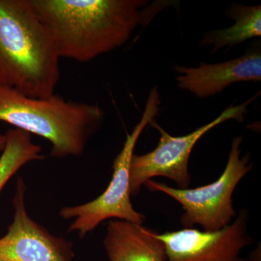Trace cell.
<instances>
[{
	"mask_svg": "<svg viewBox=\"0 0 261 261\" xmlns=\"http://www.w3.org/2000/svg\"><path fill=\"white\" fill-rule=\"evenodd\" d=\"M104 116L97 105L66 100L56 94L31 97L0 86V121L49 141L51 157L82 155Z\"/></svg>",
	"mask_w": 261,
	"mask_h": 261,
	"instance_id": "cell-3",
	"label": "cell"
},
{
	"mask_svg": "<svg viewBox=\"0 0 261 261\" xmlns=\"http://www.w3.org/2000/svg\"><path fill=\"white\" fill-rule=\"evenodd\" d=\"M5 135V145L0 157V192L25 165L44 159L42 147L33 142L30 134L14 128Z\"/></svg>",
	"mask_w": 261,
	"mask_h": 261,
	"instance_id": "cell-12",
	"label": "cell"
},
{
	"mask_svg": "<svg viewBox=\"0 0 261 261\" xmlns=\"http://www.w3.org/2000/svg\"><path fill=\"white\" fill-rule=\"evenodd\" d=\"M156 236L164 244L166 261H249L240 257L252 243L247 233L246 213L218 231L185 228Z\"/></svg>",
	"mask_w": 261,
	"mask_h": 261,
	"instance_id": "cell-8",
	"label": "cell"
},
{
	"mask_svg": "<svg viewBox=\"0 0 261 261\" xmlns=\"http://www.w3.org/2000/svg\"><path fill=\"white\" fill-rule=\"evenodd\" d=\"M5 140H6V138H5V135L0 133V152H3V149H4Z\"/></svg>",
	"mask_w": 261,
	"mask_h": 261,
	"instance_id": "cell-13",
	"label": "cell"
},
{
	"mask_svg": "<svg viewBox=\"0 0 261 261\" xmlns=\"http://www.w3.org/2000/svg\"><path fill=\"white\" fill-rule=\"evenodd\" d=\"M161 97L158 87L149 92L145 111L138 124L127 134L126 141L113 165V176L106 190L99 197L82 205L67 206L60 211L65 220H73L68 231L83 238L103 221L121 220L142 225L145 217L134 208L130 202L129 169L135 146L146 126L159 112Z\"/></svg>",
	"mask_w": 261,
	"mask_h": 261,
	"instance_id": "cell-4",
	"label": "cell"
},
{
	"mask_svg": "<svg viewBox=\"0 0 261 261\" xmlns=\"http://www.w3.org/2000/svg\"><path fill=\"white\" fill-rule=\"evenodd\" d=\"M228 16L235 20L232 27L207 33L200 45H213L215 53L221 48L232 47L252 38L260 37V5H233L228 10Z\"/></svg>",
	"mask_w": 261,
	"mask_h": 261,
	"instance_id": "cell-11",
	"label": "cell"
},
{
	"mask_svg": "<svg viewBox=\"0 0 261 261\" xmlns=\"http://www.w3.org/2000/svg\"><path fill=\"white\" fill-rule=\"evenodd\" d=\"M243 137L233 139L227 164L216 181L195 189L173 188L148 180L145 186L150 191L161 192L179 202L184 210L181 217L185 228L199 225L205 231H216L231 224L237 216L232 195L239 182L250 172V155L241 157Z\"/></svg>",
	"mask_w": 261,
	"mask_h": 261,
	"instance_id": "cell-5",
	"label": "cell"
},
{
	"mask_svg": "<svg viewBox=\"0 0 261 261\" xmlns=\"http://www.w3.org/2000/svg\"><path fill=\"white\" fill-rule=\"evenodd\" d=\"M175 70L181 74L176 78L179 88L197 97H211L235 82H260V49H250L243 56L224 63H202L195 68L176 66Z\"/></svg>",
	"mask_w": 261,
	"mask_h": 261,
	"instance_id": "cell-9",
	"label": "cell"
},
{
	"mask_svg": "<svg viewBox=\"0 0 261 261\" xmlns=\"http://www.w3.org/2000/svg\"><path fill=\"white\" fill-rule=\"evenodd\" d=\"M25 192V181L19 177L13 200V221L0 238V261H71L72 243L51 234L29 216Z\"/></svg>",
	"mask_w": 261,
	"mask_h": 261,
	"instance_id": "cell-7",
	"label": "cell"
},
{
	"mask_svg": "<svg viewBox=\"0 0 261 261\" xmlns=\"http://www.w3.org/2000/svg\"><path fill=\"white\" fill-rule=\"evenodd\" d=\"M60 58L88 63L121 47L148 23L145 0H30Z\"/></svg>",
	"mask_w": 261,
	"mask_h": 261,
	"instance_id": "cell-1",
	"label": "cell"
},
{
	"mask_svg": "<svg viewBox=\"0 0 261 261\" xmlns=\"http://www.w3.org/2000/svg\"><path fill=\"white\" fill-rule=\"evenodd\" d=\"M104 246L110 261H166L163 242L142 225L111 220Z\"/></svg>",
	"mask_w": 261,
	"mask_h": 261,
	"instance_id": "cell-10",
	"label": "cell"
},
{
	"mask_svg": "<svg viewBox=\"0 0 261 261\" xmlns=\"http://www.w3.org/2000/svg\"><path fill=\"white\" fill-rule=\"evenodd\" d=\"M60 59L30 0H0V86L50 97L61 78Z\"/></svg>",
	"mask_w": 261,
	"mask_h": 261,
	"instance_id": "cell-2",
	"label": "cell"
},
{
	"mask_svg": "<svg viewBox=\"0 0 261 261\" xmlns=\"http://www.w3.org/2000/svg\"><path fill=\"white\" fill-rule=\"evenodd\" d=\"M257 97L250 98L239 106H231L217 118L195 132L181 137H173L159 126L155 121L149 124L159 130L161 138L159 145L152 152L137 155L134 154L129 169L130 195L140 192L142 185L156 176H164L176 182L178 189L190 186L191 176L189 172V160L192 149L207 132L228 120L243 121L247 106Z\"/></svg>",
	"mask_w": 261,
	"mask_h": 261,
	"instance_id": "cell-6",
	"label": "cell"
}]
</instances>
